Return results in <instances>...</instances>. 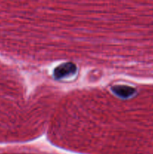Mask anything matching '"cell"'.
I'll return each instance as SVG.
<instances>
[{
    "instance_id": "6da1fadb",
    "label": "cell",
    "mask_w": 153,
    "mask_h": 154,
    "mask_svg": "<svg viewBox=\"0 0 153 154\" xmlns=\"http://www.w3.org/2000/svg\"><path fill=\"white\" fill-rule=\"evenodd\" d=\"M76 67L74 63H65L57 66L53 71V76L56 79H62L75 73Z\"/></svg>"
},
{
    "instance_id": "7a4b0ae2",
    "label": "cell",
    "mask_w": 153,
    "mask_h": 154,
    "mask_svg": "<svg viewBox=\"0 0 153 154\" xmlns=\"http://www.w3.org/2000/svg\"><path fill=\"white\" fill-rule=\"evenodd\" d=\"M112 91L118 97L128 99L134 94L136 90L128 85H116L112 87Z\"/></svg>"
}]
</instances>
